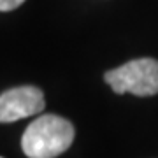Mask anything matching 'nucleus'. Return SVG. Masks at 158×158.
<instances>
[{"instance_id":"obj_1","label":"nucleus","mask_w":158,"mask_h":158,"mask_svg":"<svg viewBox=\"0 0 158 158\" xmlns=\"http://www.w3.org/2000/svg\"><path fill=\"white\" fill-rule=\"evenodd\" d=\"M74 127L56 114H44L32 121L21 137L23 153L28 158H56L74 141Z\"/></svg>"},{"instance_id":"obj_2","label":"nucleus","mask_w":158,"mask_h":158,"mask_svg":"<svg viewBox=\"0 0 158 158\" xmlns=\"http://www.w3.org/2000/svg\"><path fill=\"white\" fill-rule=\"evenodd\" d=\"M113 91L132 93L137 97H151L158 93V60L137 58L113 69L104 76Z\"/></svg>"},{"instance_id":"obj_3","label":"nucleus","mask_w":158,"mask_h":158,"mask_svg":"<svg viewBox=\"0 0 158 158\" xmlns=\"http://www.w3.org/2000/svg\"><path fill=\"white\" fill-rule=\"evenodd\" d=\"M44 93L35 86H18L0 95V123H12L42 113Z\"/></svg>"},{"instance_id":"obj_4","label":"nucleus","mask_w":158,"mask_h":158,"mask_svg":"<svg viewBox=\"0 0 158 158\" xmlns=\"http://www.w3.org/2000/svg\"><path fill=\"white\" fill-rule=\"evenodd\" d=\"M25 2V0H0V11L2 12H7V11H12L19 7Z\"/></svg>"}]
</instances>
